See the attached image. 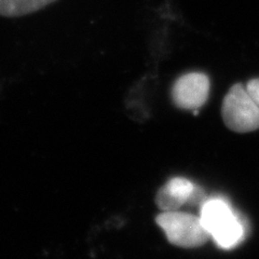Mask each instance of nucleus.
<instances>
[{
	"label": "nucleus",
	"instance_id": "obj_1",
	"mask_svg": "<svg viewBox=\"0 0 259 259\" xmlns=\"http://www.w3.org/2000/svg\"><path fill=\"white\" fill-rule=\"evenodd\" d=\"M202 225L222 249L237 247L245 237V225L222 198L205 199L200 208Z\"/></svg>",
	"mask_w": 259,
	"mask_h": 259
},
{
	"label": "nucleus",
	"instance_id": "obj_2",
	"mask_svg": "<svg viewBox=\"0 0 259 259\" xmlns=\"http://www.w3.org/2000/svg\"><path fill=\"white\" fill-rule=\"evenodd\" d=\"M156 223L164 231L167 241L178 247L197 248L204 245L209 239L200 216L180 209L160 213L156 217Z\"/></svg>",
	"mask_w": 259,
	"mask_h": 259
},
{
	"label": "nucleus",
	"instance_id": "obj_3",
	"mask_svg": "<svg viewBox=\"0 0 259 259\" xmlns=\"http://www.w3.org/2000/svg\"><path fill=\"white\" fill-rule=\"evenodd\" d=\"M222 117L233 132L248 133L259 128V107L245 85L237 83L230 88L223 101Z\"/></svg>",
	"mask_w": 259,
	"mask_h": 259
},
{
	"label": "nucleus",
	"instance_id": "obj_4",
	"mask_svg": "<svg viewBox=\"0 0 259 259\" xmlns=\"http://www.w3.org/2000/svg\"><path fill=\"white\" fill-rule=\"evenodd\" d=\"M209 78L203 72H188L178 78L172 88L175 106L186 110H198L206 103L209 94Z\"/></svg>",
	"mask_w": 259,
	"mask_h": 259
},
{
	"label": "nucleus",
	"instance_id": "obj_5",
	"mask_svg": "<svg viewBox=\"0 0 259 259\" xmlns=\"http://www.w3.org/2000/svg\"><path fill=\"white\" fill-rule=\"evenodd\" d=\"M204 198L203 190L184 177L171 178L158 190L156 203L162 212L178 210L187 203H199Z\"/></svg>",
	"mask_w": 259,
	"mask_h": 259
},
{
	"label": "nucleus",
	"instance_id": "obj_6",
	"mask_svg": "<svg viewBox=\"0 0 259 259\" xmlns=\"http://www.w3.org/2000/svg\"><path fill=\"white\" fill-rule=\"evenodd\" d=\"M56 0H0V15L16 18L36 12Z\"/></svg>",
	"mask_w": 259,
	"mask_h": 259
},
{
	"label": "nucleus",
	"instance_id": "obj_7",
	"mask_svg": "<svg viewBox=\"0 0 259 259\" xmlns=\"http://www.w3.org/2000/svg\"><path fill=\"white\" fill-rule=\"evenodd\" d=\"M248 94L252 97L253 101L258 105L259 107V78L249 80L245 85Z\"/></svg>",
	"mask_w": 259,
	"mask_h": 259
}]
</instances>
